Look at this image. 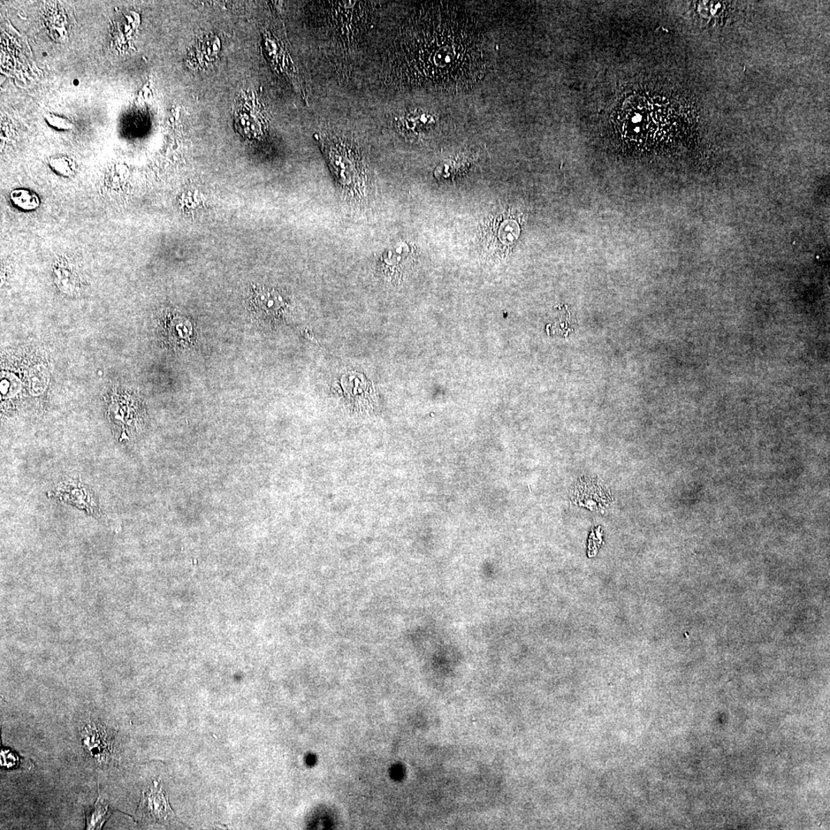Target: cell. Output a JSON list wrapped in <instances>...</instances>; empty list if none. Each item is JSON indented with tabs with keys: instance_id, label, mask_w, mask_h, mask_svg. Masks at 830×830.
I'll return each instance as SVG.
<instances>
[{
	"instance_id": "obj_1",
	"label": "cell",
	"mask_w": 830,
	"mask_h": 830,
	"mask_svg": "<svg viewBox=\"0 0 830 830\" xmlns=\"http://www.w3.org/2000/svg\"><path fill=\"white\" fill-rule=\"evenodd\" d=\"M420 20H410L400 38L397 60L403 79L447 92L475 87L487 59L475 18L454 4L441 3L432 4Z\"/></svg>"
},
{
	"instance_id": "obj_2",
	"label": "cell",
	"mask_w": 830,
	"mask_h": 830,
	"mask_svg": "<svg viewBox=\"0 0 830 830\" xmlns=\"http://www.w3.org/2000/svg\"><path fill=\"white\" fill-rule=\"evenodd\" d=\"M323 143L329 163L341 184L351 187L355 181L357 184L361 181L362 175L364 176L363 166L357 149L348 140L336 137L327 138Z\"/></svg>"
},
{
	"instance_id": "obj_3",
	"label": "cell",
	"mask_w": 830,
	"mask_h": 830,
	"mask_svg": "<svg viewBox=\"0 0 830 830\" xmlns=\"http://www.w3.org/2000/svg\"><path fill=\"white\" fill-rule=\"evenodd\" d=\"M137 816L142 821L158 822L166 824L176 818L162 784L154 781L150 787L142 792L140 803L137 810Z\"/></svg>"
},
{
	"instance_id": "obj_4",
	"label": "cell",
	"mask_w": 830,
	"mask_h": 830,
	"mask_svg": "<svg viewBox=\"0 0 830 830\" xmlns=\"http://www.w3.org/2000/svg\"><path fill=\"white\" fill-rule=\"evenodd\" d=\"M235 127L246 138L257 139L263 135L266 124L257 103L246 101L239 105L235 112Z\"/></svg>"
},
{
	"instance_id": "obj_5",
	"label": "cell",
	"mask_w": 830,
	"mask_h": 830,
	"mask_svg": "<svg viewBox=\"0 0 830 830\" xmlns=\"http://www.w3.org/2000/svg\"><path fill=\"white\" fill-rule=\"evenodd\" d=\"M82 744L91 757L98 762L108 761L112 753V736L108 729L96 723H89L82 732Z\"/></svg>"
},
{
	"instance_id": "obj_6",
	"label": "cell",
	"mask_w": 830,
	"mask_h": 830,
	"mask_svg": "<svg viewBox=\"0 0 830 830\" xmlns=\"http://www.w3.org/2000/svg\"><path fill=\"white\" fill-rule=\"evenodd\" d=\"M400 119V127L409 134L422 133L433 124L432 117L421 110L410 111Z\"/></svg>"
},
{
	"instance_id": "obj_7",
	"label": "cell",
	"mask_w": 830,
	"mask_h": 830,
	"mask_svg": "<svg viewBox=\"0 0 830 830\" xmlns=\"http://www.w3.org/2000/svg\"><path fill=\"white\" fill-rule=\"evenodd\" d=\"M10 197L14 207L22 211L31 212L40 207V197L31 190L25 188L13 189Z\"/></svg>"
},
{
	"instance_id": "obj_8",
	"label": "cell",
	"mask_w": 830,
	"mask_h": 830,
	"mask_svg": "<svg viewBox=\"0 0 830 830\" xmlns=\"http://www.w3.org/2000/svg\"><path fill=\"white\" fill-rule=\"evenodd\" d=\"M111 814L112 810L108 802L102 798H98L93 808L89 810L87 813V829H101Z\"/></svg>"
},
{
	"instance_id": "obj_9",
	"label": "cell",
	"mask_w": 830,
	"mask_h": 830,
	"mask_svg": "<svg viewBox=\"0 0 830 830\" xmlns=\"http://www.w3.org/2000/svg\"><path fill=\"white\" fill-rule=\"evenodd\" d=\"M256 297V306L264 314L277 312L283 306V299L275 292H262Z\"/></svg>"
},
{
	"instance_id": "obj_10",
	"label": "cell",
	"mask_w": 830,
	"mask_h": 830,
	"mask_svg": "<svg viewBox=\"0 0 830 830\" xmlns=\"http://www.w3.org/2000/svg\"><path fill=\"white\" fill-rule=\"evenodd\" d=\"M50 166L52 171L64 177L73 176L77 169L74 160L68 156H57L50 159Z\"/></svg>"
},
{
	"instance_id": "obj_11",
	"label": "cell",
	"mask_w": 830,
	"mask_h": 830,
	"mask_svg": "<svg viewBox=\"0 0 830 830\" xmlns=\"http://www.w3.org/2000/svg\"><path fill=\"white\" fill-rule=\"evenodd\" d=\"M49 125L52 127L58 129V131H68L73 128V124L71 121L57 116H49L47 118Z\"/></svg>"
}]
</instances>
